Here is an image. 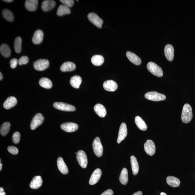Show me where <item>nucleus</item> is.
<instances>
[{"instance_id":"obj_32","label":"nucleus","mask_w":195,"mask_h":195,"mask_svg":"<svg viewBox=\"0 0 195 195\" xmlns=\"http://www.w3.org/2000/svg\"><path fill=\"white\" fill-rule=\"evenodd\" d=\"M0 52L2 55L5 57H8L11 55V50L8 45L6 44H1L0 47Z\"/></svg>"},{"instance_id":"obj_11","label":"nucleus","mask_w":195,"mask_h":195,"mask_svg":"<svg viewBox=\"0 0 195 195\" xmlns=\"http://www.w3.org/2000/svg\"><path fill=\"white\" fill-rule=\"evenodd\" d=\"M127 135V125L124 122L121 125L120 127L117 142L120 144L122 141L124 140Z\"/></svg>"},{"instance_id":"obj_12","label":"nucleus","mask_w":195,"mask_h":195,"mask_svg":"<svg viewBox=\"0 0 195 195\" xmlns=\"http://www.w3.org/2000/svg\"><path fill=\"white\" fill-rule=\"evenodd\" d=\"M61 129L67 132H72L78 129L79 126L77 124L73 122H66L61 124Z\"/></svg>"},{"instance_id":"obj_48","label":"nucleus","mask_w":195,"mask_h":195,"mask_svg":"<svg viewBox=\"0 0 195 195\" xmlns=\"http://www.w3.org/2000/svg\"><path fill=\"white\" fill-rule=\"evenodd\" d=\"M2 164H1V163H0V171H1L2 170Z\"/></svg>"},{"instance_id":"obj_25","label":"nucleus","mask_w":195,"mask_h":195,"mask_svg":"<svg viewBox=\"0 0 195 195\" xmlns=\"http://www.w3.org/2000/svg\"><path fill=\"white\" fill-rule=\"evenodd\" d=\"M167 183L170 186L172 187H179L180 184V181L177 178L172 176H169L167 178Z\"/></svg>"},{"instance_id":"obj_35","label":"nucleus","mask_w":195,"mask_h":195,"mask_svg":"<svg viewBox=\"0 0 195 195\" xmlns=\"http://www.w3.org/2000/svg\"><path fill=\"white\" fill-rule=\"evenodd\" d=\"M11 124L10 122H4L1 125L0 133L2 136H5L10 131Z\"/></svg>"},{"instance_id":"obj_23","label":"nucleus","mask_w":195,"mask_h":195,"mask_svg":"<svg viewBox=\"0 0 195 195\" xmlns=\"http://www.w3.org/2000/svg\"><path fill=\"white\" fill-rule=\"evenodd\" d=\"M38 5L37 0H27L25 2V7L28 10L33 11L36 10Z\"/></svg>"},{"instance_id":"obj_17","label":"nucleus","mask_w":195,"mask_h":195,"mask_svg":"<svg viewBox=\"0 0 195 195\" xmlns=\"http://www.w3.org/2000/svg\"><path fill=\"white\" fill-rule=\"evenodd\" d=\"M17 103V100L15 97L11 96L7 98L3 103L4 108L5 109H8L14 107Z\"/></svg>"},{"instance_id":"obj_18","label":"nucleus","mask_w":195,"mask_h":195,"mask_svg":"<svg viewBox=\"0 0 195 195\" xmlns=\"http://www.w3.org/2000/svg\"><path fill=\"white\" fill-rule=\"evenodd\" d=\"M165 56L167 60L171 61L173 60L174 57V50L173 46L170 44L166 45L164 49Z\"/></svg>"},{"instance_id":"obj_33","label":"nucleus","mask_w":195,"mask_h":195,"mask_svg":"<svg viewBox=\"0 0 195 195\" xmlns=\"http://www.w3.org/2000/svg\"><path fill=\"white\" fill-rule=\"evenodd\" d=\"M71 12L70 9L64 5H60L57 11V15L58 16H62L65 15L70 14Z\"/></svg>"},{"instance_id":"obj_9","label":"nucleus","mask_w":195,"mask_h":195,"mask_svg":"<svg viewBox=\"0 0 195 195\" xmlns=\"http://www.w3.org/2000/svg\"><path fill=\"white\" fill-rule=\"evenodd\" d=\"M88 17L89 20L95 25L99 28H102L103 23V20L96 13H89Z\"/></svg>"},{"instance_id":"obj_44","label":"nucleus","mask_w":195,"mask_h":195,"mask_svg":"<svg viewBox=\"0 0 195 195\" xmlns=\"http://www.w3.org/2000/svg\"><path fill=\"white\" fill-rule=\"evenodd\" d=\"M132 195H142V193L141 191H138L134 193Z\"/></svg>"},{"instance_id":"obj_47","label":"nucleus","mask_w":195,"mask_h":195,"mask_svg":"<svg viewBox=\"0 0 195 195\" xmlns=\"http://www.w3.org/2000/svg\"><path fill=\"white\" fill-rule=\"evenodd\" d=\"M160 195H167L166 193L164 192H161V193Z\"/></svg>"},{"instance_id":"obj_13","label":"nucleus","mask_w":195,"mask_h":195,"mask_svg":"<svg viewBox=\"0 0 195 195\" xmlns=\"http://www.w3.org/2000/svg\"><path fill=\"white\" fill-rule=\"evenodd\" d=\"M102 171L101 169L97 168L96 169L93 173L91 175L89 183L90 185L96 184L99 181L102 175Z\"/></svg>"},{"instance_id":"obj_21","label":"nucleus","mask_w":195,"mask_h":195,"mask_svg":"<svg viewBox=\"0 0 195 195\" xmlns=\"http://www.w3.org/2000/svg\"><path fill=\"white\" fill-rule=\"evenodd\" d=\"M57 166L60 171L63 174H68V170L67 165L62 157H59L57 160Z\"/></svg>"},{"instance_id":"obj_34","label":"nucleus","mask_w":195,"mask_h":195,"mask_svg":"<svg viewBox=\"0 0 195 195\" xmlns=\"http://www.w3.org/2000/svg\"><path fill=\"white\" fill-rule=\"evenodd\" d=\"M2 15L5 19L9 21H12L14 19L12 12L8 9H4L2 11Z\"/></svg>"},{"instance_id":"obj_29","label":"nucleus","mask_w":195,"mask_h":195,"mask_svg":"<svg viewBox=\"0 0 195 195\" xmlns=\"http://www.w3.org/2000/svg\"><path fill=\"white\" fill-rule=\"evenodd\" d=\"M39 83L41 86L45 89H50L53 86L51 81L47 78H41L39 80Z\"/></svg>"},{"instance_id":"obj_5","label":"nucleus","mask_w":195,"mask_h":195,"mask_svg":"<svg viewBox=\"0 0 195 195\" xmlns=\"http://www.w3.org/2000/svg\"><path fill=\"white\" fill-rule=\"evenodd\" d=\"M49 65V62L47 59H40L35 61L33 67L37 70L43 71L48 68Z\"/></svg>"},{"instance_id":"obj_37","label":"nucleus","mask_w":195,"mask_h":195,"mask_svg":"<svg viewBox=\"0 0 195 195\" xmlns=\"http://www.w3.org/2000/svg\"><path fill=\"white\" fill-rule=\"evenodd\" d=\"M20 135L19 132H16L12 135V141L15 144H18L20 141Z\"/></svg>"},{"instance_id":"obj_24","label":"nucleus","mask_w":195,"mask_h":195,"mask_svg":"<svg viewBox=\"0 0 195 195\" xmlns=\"http://www.w3.org/2000/svg\"><path fill=\"white\" fill-rule=\"evenodd\" d=\"M76 65L74 63L67 62L63 64L60 67V70L63 72H70L75 70Z\"/></svg>"},{"instance_id":"obj_3","label":"nucleus","mask_w":195,"mask_h":195,"mask_svg":"<svg viewBox=\"0 0 195 195\" xmlns=\"http://www.w3.org/2000/svg\"><path fill=\"white\" fill-rule=\"evenodd\" d=\"M146 99L154 101H163L166 99V96L164 94L159 93L156 92H151L146 93L145 95Z\"/></svg>"},{"instance_id":"obj_10","label":"nucleus","mask_w":195,"mask_h":195,"mask_svg":"<svg viewBox=\"0 0 195 195\" xmlns=\"http://www.w3.org/2000/svg\"><path fill=\"white\" fill-rule=\"evenodd\" d=\"M145 151L148 155L153 156L154 154L156 151V147L154 143L151 140H148L144 144Z\"/></svg>"},{"instance_id":"obj_2","label":"nucleus","mask_w":195,"mask_h":195,"mask_svg":"<svg viewBox=\"0 0 195 195\" xmlns=\"http://www.w3.org/2000/svg\"><path fill=\"white\" fill-rule=\"evenodd\" d=\"M147 67L149 72L153 75L159 77L162 76L163 72L162 69L155 63L153 62L148 63Z\"/></svg>"},{"instance_id":"obj_39","label":"nucleus","mask_w":195,"mask_h":195,"mask_svg":"<svg viewBox=\"0 0 195 195\" xmlns=\"http://www.w3.org/2000/svg\"><path fill=\"white\" fill-rule=\"evenodd\" d=\"M60 1L68 8L73 6L74 3V1L73 0H60Z\"/></svg>"},{"instance_id":"obj_28","label":"nucleus","mask_w":195,"mask_h":195,"mask_svg":"<svg viewBox=\"0 0 195 195\" xmlns=\"http://www.w3.org/2000/svg\"><path fill=\"white\" fill-rule=\"evenodd\" d=\"M82 82L81 78L79 76H74L70 80V83L71 86L76 89L80 88Z\"/></svg>"},{"instance_id":"obj_19","label":"nucleus","mask_w":195,"mask_h":195,"mask_svg":"<svg viewBox=\"0 0 195 195\" xmlns=\"http://www.w3.org/2000/svg\"><path fill=\"white\" fill-rule=\"evenodd\" d=\"M42 179L40 176H37L33 178L30 184L31 189H38L41 186L42 184Z\"/></svg>"},{"instance_id":"obj_20","label":"nucleus","mask_w":195,"mask_h":195,"mask_svg":"<svg viewBox=\"0 0 195 195\" xmlns=\"http://www.w3.org/2000/svg\"><path fill=\"white\" fill-rule=\"evenodd\" d=\"M94 110L96 114L101 118L105 117L107 114L105 107L101 104H97L95 106Z\"/></svg>"},{"instance_id":"obj_40","label":"nucleus","mask_w":195,"mask_h":195,"mask_svg":"<svg viewBox=\"0 0 195 195\" xmlns=\"http://www.w3.org/2000/svg\"><path fill=\"white\" fill-rule=\"evenodd\" d=\"M8 151L10 153L13 155H17L18 153V148L14 146H9L7 148Z\"/></svg>"},{"instance_id":"obj_27","label":"nucleus","mask_w":195,"mask_h":195,"mask_svg":"<svg viewBox=\"0 0 195 195\" xmlns=\"http://www.w3.org/2000/svg\"><path fill=\"white\" fill-rule=\"evenodd\" d=\"M131 162L133 174L134 175L138 174L139 171V164L136 158L134 156H132L131 157Z\"/></svg>"},{"instance_id":"obj_6","label":"nucleus","mask_w":195,"mask_h":195,"mask_svg":"<svg viewBox=\"0 0 195 195\" xmlns=\"http://www.w3.org/2000/svg\"><path fill=\"white\" fill-rule=\"evenodd\" d=\"M76 157L78 162L81 167L86 168L88 161L85 152L83 150H79L77 153Z\"/></svg>"},{"instance_id":"obj_15","label":"nucleus","mask_w":195,"mask_h":195,"mask_svg":"<svg viewBox=\"0 0 195 195\" xmlns=\"http://www.w3.org/2000/svg\"><path fill=\"white\" fill-rule=\"evenodd\" d=\"M44 32L41 30H37L35 31L32 38V42L34 44H39L42 41L44 37Z\"/></svg>"},{"instance_id":"obj_30","label":"nucleus","mask_w":195,"mask_h":195,"mask_svg":"<svg viewBox=\"0 0 195 195\" xmlns=\"http://www.w3.org/2000/svg\"><path fill=\"white\" fill-rule=\"evenodd\" d=\"M92 64L96 66H100L103 63L104 58L101 55H95L91 59Z\"/></svg>"},{"instance_id":"obj_4","label":"nucleus","mask_w":195,"mask_h":195,"mask_svg":"<svg viewBox=\"0 0 195 195\" xmlns=\"http://www.w3.org/2000/svg\"><path fill=\"white\" fill-rule=\"evenodd\" d=\"M93 148L95 154L97 157H102L103 153V147L99 137H96L94 139L93 143Z\"/></svg>"},{"instance_id":"obj_38","label":"nucleus","mask_w":195,"mask_h":195,"mask_svg":"<svg viewBox=\"0 0 195 195\" xmlns=\"http://www.w3.org/2000/svg\"><path fill=\"white\" fill-rule=\"evenodd\" d=\"M29 59L28 57L26 56H23L18 59V63L21 66L22 65L27 64L29 62Z\"/></svg>"},{"instance_id":"obj_1","label":"nucleus","mask_w":195,"mask_h":195,"mask_svg":"<svg viewBox=\"0 0 195 195\" xmlns=\"http://www.w3.org/2000/svg\"><path fill=\"white\" fill-rule=\"evenodd\" d=\"M193 118L192 107L188 104L184 105L181 114V120L184 123H188L191 122Z\"/></svg>"},{"instance_id":"obj_14","label":"nucleus","mask_w":195,"mask_h":195,"mask_svg":"<svg viewBox=\"0 0 195 195\" xmlns=\"http://www.w3.org/2000/svg\"><path fill=\"white\" fill-rule=\"evenodd\" d=\"M105 89L109 92H114L118 88V85L115 81L109 80L105 82L103 84Z\"/></svg>"},{"instance_id":"obj_22","label":"nucleus","mask_w":195,"mask_h":195,"mask_svg":"<svg viewBox=\"0 0 195 195\" xmlns=\"http://www.w3.org/2000/svg\"><path fill=\"white\" fill-rule=\"evenodd\" d=\"M126 55L129 60L134 64L139 65L141 63V60L140 57L131 52H127Z\"/></svg>"},{"instance_id":"obj_42","label":"nucleus","mask_w":195,"mask_h":195,"mask_svg":"<svg viewBox=\"0 0 195 195\" xmlns=\"http://www.w3.org/2000/svg\"><path fill=\"white\" fill-rule=\"evenodd\" d=\"M114 192L111 189H108L104 192L101 195H113Z\"/></svg>"},{"instance_id":"obj_26","label":"nucleus","mask_w":195,"mask_h":195,"mask_svg":"<svg viewBox=\"0 0 195 195\" xmlns=\"http://www.w3.org/2000/svg\"><path fill=\"white\" fill-rule=\"evenodd\" d=\"M135 122L137 127L142 131H145L148 129L145 122L140 116H137L135 119Z\"/></svg>"},{"instance_id":"obj_41","label":"nucleus","mask_w":195,"mask_h":195,"mask_svg":"<svg viewBox=\"0 0 195 195\" xmlns=\"http://www.w3.org/2000/svg\"><path fill=\"white\" fill-rule=\"evenodd\" d=\"M18 63V60L16 58H13L10 61L11 67L12 69L15 68Z\"/></svg>"},{"instance_id":"obj_45","label":"nucleus","mask_w":195,"mask_h":195,"mask_svg":"<svg viewBox=\"0 0 195 195\" xmlns=\"http://www.w3.org/2000/svg\"><path fill=\"white\" fill-rule=\"evenodd\" d=\"M0 80L1 81L3 79V75L1 72H0Z\"/></svg>"},{"instance_id":"obj_8","label":"nucleus","mask_w":195,"mask_h":195,"mask_svg":"<svg viewBox=\"0 0 195 195\" xmlns=\"http://www.w3.org/2000/svg\"><path fill=\"white\" fill-rule=\"evenodd\" d=\"M44 117L40 113L36 114L32 119L30 127L31 130H34L41 124L44 121Z\"/></svg>"},{"instance_id":"obj_16","label":"nucleus","mask_w":195,"mask_h":195,"mask_svg":"<svg viewBox=\"0 0 195 195\" xmlns=\"http://www.w3.org/2000/svg\"><path fill=\"white\" fill-rule=\"evenodd\" d=\"M55 1L52 0H45L43 1L41 7L44 11L47 12L53 9L55 7Z\"/></svg>"},{"instance_id":"obj_43","label":"nucleus","mask_w":195,"mask_h":195,"mask_svg":"<svg viewBox=\"0 0 195 195\" xmlns=\"http://www.w3.org/2000/svg\"><path fill=\"white\" fill-rule=\"evenodd\" d=\"M5 193L4 191V189L2 187H1L0 188V195H5Z\"/></svg>"},{"instance_id":"obj_7","label":"nucleus","mask_w":195,"mask_h":195,"mask_svg":"<svg viewBox=\"0 0 195 195\" xmlns=\"http://www.w3.org/2000/svg\"><path fill=\"white\" fill-rule=\"evenodd\" d=\"M53 106L55 109L59 110L65 111H74L76 110V108L74 106L61 102L54 103Z\"/></svg>"},{"instance_id":"obj_46","label":"nucleus","mask_w":195,"mask_h":195,"mask_svg":"<svg viewBox=\"0 0 195 195\" xmlns=\"http://www.w3.org/2000/svg\"><path fill=\"white\" fill-rule=\"evenodd\" d=\"M4 1L7 2H13L12 0H4Z\"/></svg>"},{"instance_id":"obj_31","label":"nucleus","mask_w":195,"mask_h":195,"mask_svg":"<svg viewBox=\"0 0 195 195\" xmlns=\"http://www.w3.org/2000/svg\"><path fill=\"white\" fill-rule=\"evenodd\" d=\"M119 180L120 183L122 184L125 185L127 184L128 181V171L127 168H124L122 169L120 174Z\"/></svg>"},{"instance_id":"obj_36","label":"nucleus","mask_w":195,"mask_h":195,"mask_svg":"<svg viewBox=\"0 0 195 195\" xmlns=\"http://www.w3.org/2000/svg\"><path fill=\"white\" fill-rule=\"evenodd\" d=\"M22 39L20 37H18L15 39L14 47L15 51L19 53L21 50Z\"/></svg>"}]
</instances>
